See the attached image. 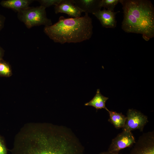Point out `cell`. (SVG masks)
<instances>
[{"mask_svg":"<svg viewBox=\"0 0 154 154\" xmlns=\"http://www.w3.org/2000/svg\"><path fill=\"white\" fill-rule=\"evenodd\" d=\"M108 112L109 115L108 121L116 129L123 128L125 123L126 116L122 113L109 110Z\"/></svg>","mask_w":154,"mask_h":154,"instance_id":"13","label":"cell"},{"mask_svg":"<svg viewBox=\"0 0 154 154\" xmlns=\"http://www.w3.org/2000/svg\"><path fill=\"white\" fill-rule=\"evenodd\" d=\"M5 20V17L0 13V31L4 27Z\"/></svg>","mask_w":154,"mask_h":154,"instance_id":"18","label":"cell"},{"mask_svg":"<svg viewBox=\"0 0 154 154\" xmlns=\"http://www.w3.org/2000/svg\"><path fill=\"white\" fill-rule=\"evenodd\" d=\"M92 18L88 14L83 16L65 18L60 16L57 22L44 27V33L55 42L76 43L89 40L92 35Z\"/></svg>","mask_w":154,"mask_h":154,"instance_id":"3","label":"cell"},{"mask_svg":"<svg viewBox=\"0 0 154 154\" xmlns=\"http://www.w3.org/2000/svg\"><path fill=\"white\" fill-rule=\"evenodd\" d=\"M74 4L83 12L93 15L101 10L102 0H73Z\"/></svg>","mask_w":154,"mask_h":154,"instance_id":"10","label":"cell"},{"mask_svg":"<svg viewBox=\"0 0 154 154\" xmlns=\"http://www.w3.org/2000/svg\"><path fill=\"white\" fill-rule=\"evenodd\" d=\"M12 74L9 63L3 59L0 60V76L9 77Z\"/></svg>","mask_w":154,"mask_h":154,"instance_id":"14","label":"cell"},{"mask_svg":"<svg viewBox=\"0 0 154 154\" xmlns=\"http://www.w3.org/2000/svg\"><path fill=\"white\" fill-rule=\"evenodd\" d=\"M0 154H7V150L3 139L0 137Z\"/></svg>","mask_w":154,"mask_h":154,"instance_id":"17","label":"cell"},{"mask_svg":"<svg viewBox=\"0 0 154 154\" xmlns=\"http://www.w3.org/2000/svg\"><path fill=\"white\" fill-rule=\"evenodd\" d=\"M54 10L56 14L64 13L73 18L81 17L82 13L83 12L74 4L73 0H61L54 6Z\"/></svg>","mask_w":154,"mask_h":154,"instance_id":"8","label":"cell"},{"mask_svg":"<svg viewBox=\"0 0 154 154\" xmlns=\"http://www.w3.org/2000/svg\"><path fill=\"white\" fill-rule=\"evenodd\" d=\"M135 142V139L131 131L123 130L112 140L108 151L119 152L122 149L132 146Z\"/></svg>","mask_w":154,"mask_h":154,"instance_id":"7","label":"cell"},{"mask_svg":"<svg viewBox=\"0 0 154 154\" xmlns=\"http://www.w3.org/2000/svg\"><path fill=\"white\" fill-rule=\"evenodd\" d=\"M120 1V0H102L101 6L107 9L108 10L114 11L116 6L119 3Z\"/></svg>","mask_w":154,"mask_h":154,"instance_id":"15","label":"cell"},{"mask_svg":"<svg viewBox=\"0 0 154 154\" xmlns=\"http://www.w3.org/2000/svg\"><path fill=\"white\" fill-rule=\"evenodd\" d=\"M33 0H5L0 3L3 7L11 9L17 13L29 7Z\"/></svg>","mask_w":154,"mask_h":154,"instance_id":"11","label":"cell"},{"mask_svg":"<svg viewBox=\"0 0 154 154\" xmlns=\"http://www.w3.org/2000/svg\"><path fill=\"white\" fill-rule=\"evenodd\" d=\"M128 154H154V132L149 131L140 136Z\"/></svg>","mask_w":154,"mask_h":154,"instance_id":"6","label":"cell"},{"mask_svg":"<svg viewBox=\"0 0 154 154\" xmlns=\"http://www.w3.org/2000/svg\"><path fill=\"white\" fill-rule=\"evenodd\" d=\"M119 12L111 11L104 9L93 15L99 20L103 27L114 29L117 26L116 15Z\"/></svg>","mask_w":154,"mask_h":154,"instance_id":"9","label":"cell"},{"mask_svg":"<svg viewBox=\"0 0 154 154\" xmlns=\"http://www.w3.org/2000/svg\"><path fill=\"white\" fill-rule=\"evenodd\" d=\"M99 154H122L119 153V152H112L108 151H104L100 153Z\"/></svg>","mask_w":154,"mask_h":154,"instance_id":"20","label":"cell"},{"mask_svg":"<svg viewBox=\"0 0 154 154\" xmlns=\"http://www.w3.org/2000/svg\"><path fill=\"white\" fill-rule=\"evenodd\" d=\"M37 1L39 3L40 5L46 8L52 6L57 5L61 0H38Z\"/></svg>","mask_w":154,"mask_h":154,"instance_id":"16","label":"cell"},{"mask_svg":"<svg viewBox=\"0 0 154 154\" xmlns=\"http://www.w3.org/2000/svg\"><path fill=\"white\" fill-rule=\"evenodd\" d=\"M36 133V141L21 142L13 154H84L79 139L64 126L42 124Z\"/></svg>","mask_w":154,"mask_h":154,"instance_id":"1","label":"cell"},{"mask_svg":"<svg viewBox=\"0 0 154 154\" xmlns=\"http://www.w3.org/2000/svg\"><path fill=\"white\" fill-rule=\"evenodd\" d=\"M108 99V98L102 95L100 89H98L93 98L89 102L85 103L84 105L94 107L96 109V111L99 109H105L108 111L109 110L106 107V103Z\"/></svg>","mask_w":154,"mask_h":154,"instance_id":"12","label":"cell"},{"mask_svg":"<svg viewBox=\"0 0 154 154\" xmlns=\"http://www.w3.org/2000/svg\"><path fill=\"white\" fill-rule=\"evenodd\" d=\"M123 19L121 28L125 32L142 35L149 41L154 37V7L148 0H120Z\"/></svg>","mask_w":154,"mask_h":154,"instance_id":"2","label":"cell"},{"mask_svg":"<svg viewBox=\"0 0 154 154\" xmlns=\"http://www.w3.org/2000/svg\"><path fill=\"white\" fill-rule=\"evenodd\" d=\"M125 125L123 130L128 131L138 129L143 131L148 122L147 117L140 111L133 109L128 110Z\"/></svg>","mask_w":154,"mask_h":154,"instance_id":"5","label":"cell"},{"mask_svg":"<svg viewBox=\"0 0 154 154\" xmlns=\"http://www.w3.org/2000/svg\"><path fill=\"white\" fill-rule=\"evenodd\" d=\"M4 50L0 46V60L3 59L4 54Z\"/></svg>","mask_w":154,"mask_h":154,"instance_id":"19","label":"cell"},{"mask_svg":"<svg viewBox=\"0 0 154 154\" xmlns=\"http://www.w3.org/2000/svg\"><path fill=\"white\" fill-rule=\"evenodd\" d=\"M18 19L23 22L28 29L43 25H52L51 20L47 17L46 8L40 5L36 7H29L17 12Z\"/></svg>","mask_w":154,"mask_h":154,"instance_id":"4","label":"cell"}]
</instances>
